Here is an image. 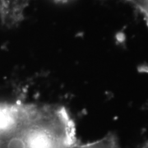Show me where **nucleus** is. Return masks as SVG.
<instances>
[{
	"instance_id": "1",
	"label": "nucleus",
	"mask_w": 148,
	"mask_h": 148,
	"mask_svg": "<svg viewBox=\"0 0 148 148\" xmlns=\"http://www.w3.org/2000/svg\"><path fill=\"white\" fill-rule=\"evenodd\" d=\"M77 143L64 106L0 102V148H69Z\"/></svg>"
},
{
	"instance_id": "2",
	"label": "nucleus",
	"mask_w": 148,
	"mask_h": 148,
	"mask_svg": "<svg viewBox=\"0 0 148 148\" xmlns=\"http://www.w3.org/2000/svg\"><path fill=\"white\" fill-rule=\"evenodd\" d=\"M31 0H0V19L3 26L12 28L24 18Z\"/></svg>"
},
{
	"instance_id": "3",
	"label": "nucleus",
	"mask_w": 148,
	"mask_h": 148,
	"mask_svg": "<svg viewBox=\"0 0 148 148\" xmlns=\"http://www.w3.org/2000/svg\"><path fill=\"white\" fill-rule=\"evenodd\" d=\"M69 148H121L119 138L114 132H109L95 142L80 144L77 143Z\"/></svg>"
},
{
	"instance_id": "4",
	"label": "nucleus",
	"mask_w": 148,
	"mask_h": 148,
	"mask_svg": "<svg viewBox=\"0 0 148 148\" xmlns=\"http://www.w3.org/2000/svg\"><path fill=\"white\" fill-rule=\"evenodd\" d=\"M138 148H148V140L146 141L145 143H143Z\"/></svg>"
},
{
	"instance_id": "5",
	"label": "nucleus",
	"mask_w": 148,
	"mask_h": 148,
	"mask_svg": "<svg viewBox=\"0 0 148 148\" xmlns=\"http://www.w3.org/2000/svg\"><path fill=\"white\" fill-rule=\"evenodd\" d=\"M58 1H64V0H58Z\"/></svg>"
}]
</instances>
